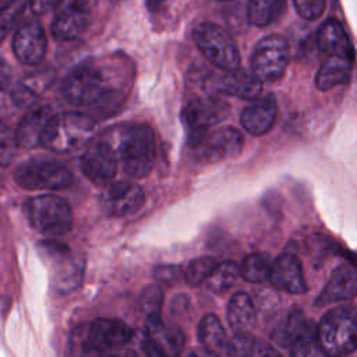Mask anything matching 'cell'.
I'll use <instances>...</instances> for the list:
<instances>
[{"mask_svg":"<svg viewBox=\"0 0 357 357\" xmlns=\"http://www.w3.org/2000/svg\"><path fill=\"white\" fill-rule=\"evenodd\" d=\"M84 176L98 185L109 184L117 170V153L107 141H96L86 146L79 162Z\"/></svg>","mask_w":357,"mask_h":357,"instance_id":"cell-12","label":"cell"},{"mask_svg":"<svg viewBox=\"0 0 357 357\" xmlns=\"http://www.w3.org/2000/svg\"><path fill=\"white\" fill-rule=\"evenodd\" d=\"M198 340L202 347L208 350L216 353L226 350L229 339L220 319L216 315L208 314L202 317L198 324Z\"/></svg>","mask_w":357,"mask_h":357,"instance_id":"cell-26","label":"cell"},{"mask_svg":"<svg viewBox=\"0 0 357 357\" xmlns=\"http://www.w3.org/2000/svg\"><path fill=\"white\" fill-rule=\"evenodd\" d=\"M46 49V33L38 21H26L15 31L13 50L22 64L38 66L45 59Z\"/></svg>","mask_w":357,"mask_h":357,"instance_id":"cell-14","label":"cell"},{"mask_svg":"<svg viewBox=\"0 0 357 357\" xmlns=\"http://www.w3.org/2000/svg\"><path fill=\"white\" fill-rule=\"evenodd\" d=\"M278 116V100L273 93H266L254 100L241 113V124L251 135L266 134Z\"/></svg>","mask_w":357,"mask_h":357,"instance_id":"cell-19","label":"cell"},{"mask_svg":"<svg viewBox=\"0 0 357 357\" xmlns=\"http://www.w3.org/2000/svg\"><path fill=\"white\" fill-rule=\"evenodd\" d=\"M146 329L148 337L160 346L167 354L176 357L181 353L185 343V336L177 325H167L160 319V317H153L148 318Z\"/></svg>","mask_w":357,"mask_h":357,"instance_id":"cell-23","label":"cell"},{"mask_svg":"<svg viewBox=\"0 0 357 357\" xmlns=\"http://www.w3.org/2000/svg\"><path fill=\"white\" fill-rule=\"evenodd\" d=\"M272 261L266 252L248 254L240 265V276L250 283H261L269 279Z\"/></svg>","mask_w":357,"mask_h":357,"instance_id":"cell-28","label":"cell"},{"mask_svg":"<svg viewBox=\"0 0 357 357\" xmlns=\"http://www.w3.org/2000/svg\"><path fill=\"white\" fill-rule=\"evenodd\" d=\"M240 276V266L234 261H223L216 265L209 278L205 280L206 287L213 293H225L234 286Z\"/></svg>","mask_w":357,"mask_h":357,"instance_id":"cell-30","label":"cell"},{"mask_svg":"<svg viewBox=\"0 0 357 357\" xmlns=\"http://www.w3.org/2000/svg\"><path fill=\"white\" fill-rule=\"evenodd\" d=\"M8 1H11V0H0V7H1V6H4V4H7Z\"/></svg>","mask_w":357,"mask_h":357,"instance_id":"cell-44","label":"cell"},{"mask_svg":"<svg viewBox=\"0 0 357 357\" xmlns=\"http://www.w3.org/2000/svg\"><path fill=\"white\" fill-rule=\"evenodd\" d=\"M163 303V291L158 284L146 286L139 296V307L148 315V318L160 317V308Z\"/></svg>","mask_w":357,"mask_h":357,"instance_id":"cell-33","label":"cell"},{"mask_svg":"<svg viewBox=\"0 0 357 357\" xmlns=\"http://www.w3.org/2000/svg\"><path fill=\"white\" fill-rule=\"evenodd\" d=\"M268 280L276 289L290 294H303L307 291L303 265L298 257L290 251L282 252L272 261Z\"/></svg>","mask_w":357,"mask_h":357,"instance_id":"cell-15","label":"cell"},{"mask_svg":"<svg viewBox=\"0 0 357 357\" xmlns=\"http://www.w3.org/2000/svg\"><path fill=\"white\" fill-rule=\"evenodd\" d=\"M192 36L197 47L215 67L225 73L240 68L237 45L225 28L205 21L195 26Z\"/></svg>","mask_w":357,"mask_h":357,"instance_id":"cell-6","label":"cell"},{"mask_svg":"<svg viewBox=\"0 0 357 357\" xmlns=\"http://www.w3.org/2000/svg\"><path fill=\"white\" fill-rule=\"evenodd\" d=\"M177 268L172 265H159L153 269V278L162 283H172L177 279Z\"/></svg>","mask_w":357,"mask_h":357,"instance_id":"cell-37","label":"cell"},{"mask_svg":"<svg viewBox=\"0 0 357 357\" xmlns=\"http://www.w3.org/2000/svg\"><path fill=\"white\" fill-rule=\"evenodd\" d=\"M317 337L322 354L347 357L357 350V310L337 305L324 314L317 325Z\"/></svg>","mask_w":357,"mask_h":357,"instance_id":"cell-1","label":"cell"},{"mask_svg":"<svg viewBox=\"0 0 357 357\" xmlns=\"http://www.w3.org/2000/svg\"><path fill=\"white\" fill-rule=\"evenodd\" d=\"M353 60L354 59L351 57L328 56L317 73V77H315L317 88L319 91H329L336 85L343 84L351 73Z\"/></svg>","mask_w":357,"mask_h":357,"instance_id":"cell-24","label":"cell"},{"mask_svg":"<svg viewBox=\"0 0 357 357\" xmlns=\"http://www.w3.org/2000/svg\"><path fill=\"white\" fill-rule=\"evenodd\" d=\"M15 131L4 121H0V166H7L17 151Z\"/></svg>","mask_w":357,"mask_h":357,"instance_id":"cell-34","label":"cell"},{"mask_svg":"<svg viewBox=\"0 0 357 357\" xmlns=\"http://www.w3.org/2000/svg\"><path fill=\"white\" fill-rule=\"evenodd\" d=\"M144 351H145V357H172L149 337H146V340L144 343Z\"/></svg>","mask_w":357,"mask_h":357,"instance_id":"cell-39","label":"cell"},{"mask_svg":"<svg viewBox=\"0 0 357 357\" xmlns=\"http://www.w3.org/2000/svg\"><path fill=\"white\" fill-rule=\"evenodd\" d=\"M93 128V120L85 114L75 112L53 114L45 130L42 146L59 153L74 152L86 145Z\"/></svg>","mask_w":357,"mask_h":357,"instance_id":"cell-3","label":"cell"},{"mask_svg":"<svg viewBox=\"0 0 357 357\" xmlns=\"http://www.w3.org/2000/svg\"><path fill=\"white\" fill-rule=\"evenodd\" d=\"M227 103L213 95L192 98L183 107V123L187 128L190 146L198 148L208 134V128L223 120L227 114Z\"/></svg>","mask_w":357,"mask_h":357,"instance_id":"cell-7","label":"cell"},{"mask_svg":"<svg viewBox=\"0 0 357 357\" xmlns=\"http://www.w3.org/2000/svg\"><path fill=\"white\" fill-rule=\"evenodd\" d=\"M116 152L124 172L132 178L146 177L155 165L156 141L148 124H131L120 135Z\"/></svg>","mask_w":357,"mask_h":357,"instance_id":"cell-2","label":"cell"},{"mask_svg":"<svg viewBox=\"0 0 357 357\" xmlns=\"http://www.w3.org/2000/svg\"><path fill=\"white\" fill-rule=\"evenodd\" d=\"M216 265H218V262L211 257H199V258L192 259L188 264L185 273H184L185 282L191 286L204 283L209 278L212 271L216 268Z\"/></svg>","mask_w":357,"mask_h":357,"instance_id":"cell-32","label":"cell"},{"mask_svg":"<svg viewBox=\"0 0 357 357\" xmlns=\"http://www.w3.org/2000/svg\"><path fill=\"white\" fill-rule=\"evenodd\" d=\"M165 1H166V0H145V3H146V6H148L149 10H156V8H159Z\"/></svg>","mask_w":357,"mask_h":357,"instance_id":"cell-43","label":"cell"},{"mask_svg":"<svg viewBox=\"0 0 357 357\" xmlns=\"http://www.w3.org/2000/svg\"><path fill=\"white\" fill-rule=\"evenodd\" d=\"M100 357H138V354L131 349H123V350H117V351L103 354Z\"/></svg>","mask_w":357,"mask_h":357,"instance_id":"cell-42","label":"cell"},{"mask_svg":"<svg viewBox=\"0 0 357 357\" xmlns=\"http://www.w3.org/2000/svg\"><path fill=\"white\" fill-rule=\"evenodd\" d=\"M317 45L328 56H343L354 59L351 42L343 28L336 20H326L317 32Z\"/></svg>","mask_w":357,"mask_h":357,"instance_id":"cell-21","label":"cell"},{"mask_svg":"<svg viewBox=\"0 0 357 357\" xmlns=\"http://www.w3.org/2000/svg\"><path fill=\"white\" fill-rule=\"evenodd\" d=\"M28 6V0H11L0 7V43L15 26Z\"/></svg>","mask_w":357,"mask_h":357,"instance_id":"cell-31","label":"cell"},{"mask_svg":"<svg viewBox=\"0 0 357 357\" xmlns=\"http://www.w3.org/2000/svg\"><path fill=\"white\" fill-rule=\"evenodd\" d=\"M25 213L29 225L43 236H64L73 227V211L68 202L57 195L29 198L25 202Z\"/></svg>","mask_w":357,"mask_h":357,"instance_id":"cell-4","label":"cell"},{"mask_svg":"<svg viewBox=\"0 0 357 357\" xmlns=\"http://www.w3.org/2000/svg\"><path fill=\"white\" fill-rule=\"evenodd\" d=\"M286 0H248L247 18L251 25L268 26L284 11Z\"/></svg>","mask_w":357,"mask_h":357,"instance_id":"cell-27","label":"cell"},{"mask_svg":"<svg viewBox=\"0 0 357 357\" xmlns=\"http://www.w3.org/2000/svg\"><path fill=\"white\" fill-rule=\"evenodd\" d=\"M132 336V329L114 318H96L79 326L74 337L81 350L86 353H103L126 344Z\"/></svg>","mask_w":357,"mask_h":357,"instance_id":"cell-8","label":"cell"},{"mask_svg":"<svg viewBox=\"0 0 357 357\" xmlns=\"http://www.w3.org/2000/svg\"><path fill=\"white\" fill-rule=\"evenodd\" d=\"M211 86L220 93L252 102L262 93V82L252 73L241 68L215 77Z\"/></svg>","mask_w":357,"mask_h":357,"instance_id":"cell-18","label":"cell"},{"mask_svg":"<svg viewBox=\"0 0 357 357\" xmlns=\"http://www.w3.org/2000/svg\"><path fill=\"white\" fill-rule=\"evenodd\" d=\"M290 357H321L322 350L317 337V325L311 322L289 342Z\"/></svg>","mask_w":357,"mask_h":357,"instance_id":"cell-29","label":"cell"},{"mask_svg":"<svg viewBox=\"0 0 357 357\" xmlns=\"http://www.w3.org/2000/svg\"><path fill=\"white\" fill-rule=\"evenodd\" d=\"M290 60L289 42L280 35L262 38L251 56V73L264 84L283 77Z\"/></svg>","mask_w":357,"mask_h":357,"instance_id":"cell-10","label":"cell"},{"mask_svg":"<svg viewBox=\"0 0 357 357\" xmlns=\"http://www.w3.org/2000/svg\"><path fill=\"white\" fill-rule=\"evenodd\" d=\"M308 250L311 254L318 257H326L329 254H333L337 251V245L326 236L322 234H314L308 240Z\"/></svg>","mask_w":357,"mask_h":357,"instance_id":"cell-36","label":"cell"},{"mask_svg":"<svg viewBox=\"0 0 357 357\" xmlns=\"http://www.w3.org/2000/svg\"><path fill=\"white\" fill-rule=\"evenodd\" d=\"M357 296V266L346 262L337 266L329 276L322 291L317 297V305L324 307L337 301H346Z\"/></svg>","mask_w":357,"mask_h":357,"instance_id":"cell-17","label":"cell"},{"mask_svg":"<svg viewBox=\"0 0 357 357\" xmlns=\"http://www.w3.org/2000/svg\"><path fill=\"white\" fill-rule=\"evenodd\" d=\"M89 15V0H61L52 22L53 36L61 40L78 38L86 29Z\"/></svg>","mask_w":357,"mask_h":357,"instance_id":"cell-13","label":"cell"},{"mask_svg":"<svg viewBox=\"0 0 357 357\" xmlns=\"http://www.w3.org/2000/svg\"><path fill=\"white\" fill-rule=\"evenodd\" d=\"M244 145L243 134L234 127H222L208 131L206 137L197 148L206 162H219L236 158Z\"/></svg>","mask_w":357,"mask_h":357,"instance_id":"cell-16","label":"cell"},{"mask_svg":"<svg viewBox=\"0 0 357 357\" xmlns=\"http://www.w3.org/2000/svg\"><path fill=\"white\" fill-rule=\"evenodd\" d=\"M293 4L301 18L314 21L324 14L326 0H293Z\"/></svg>","mask_w":357,"mask_h":357,"instance_id":"cell-35","label":"cell"},{"mask_svg":"<svg viewBox=\"0 0 357 357\" xmlns=\"http://www.w3.org/2000/svg\"><path fill=\"white\" fill-rule=\"evenodd\" d=\"M13 79V71L10 66L0 57V89L7 88L11 84Z\"/></svg>","mask_w":357,"mask_h":357,"instance_id":"cell-40","label":"cell"},{"mask_svg":"<svg viewBox=\"0 0 357 357\" xmlns=\"http://www.w3.org/2000/svg\"><path fill=\"white\" fill-rule=\"evenodd\" d=\"M225 351L229 357H283L273 346L251 333H234Z\"/></svg>","mask_w":357,"mask_h":357,"instance_id":"cell-25","label":"cell"},{"mask_svg":"<svg viewBox=\"0 0 357 357\" xmlns=\"http://www.w3.org/2000/svg\"><path fill=\"white\" fill-rule=\"evenodd\" d=\"M109 89L105 71L95 63H82L73 68L61 86L67 102L75 106H93L106 96Z\"/></svg>","mask_w":357,"mask_h":357,"instance_id":"cell-5","label":"cell"},{"mask_svg":"<svg viewBox=\"0 0 357 357\" xmlns=\"http://www.w3.org/2000/svg\"><path fill=\"white\" fill-rule=\"evenodd\" d=\"M184 357H220L219 353L208 350L205 347H199V349H194L190 353H187Z\"/></svg>","mask_w":357,"mask_h":357,"instance_id":"cell-41","label":"cell"},{"mask_svg":"<svg viewBox=\"0 0 357 357\" xmlns=\"http://www.w3.org/2000/svg\"><path fill=\"white\" fill-rule=\"evenodd\" d=\"M227 322L234 333H251L257 322V310L252 298L244 293H234L227 303Z\"/></svg>","mask_w":357,"mask_h":357,"instance_id":"cell-22","label":"cell"},{"mask_svg":"<svg viewBox=\"0 0 357 357\" xmlns=\"http://www.w3.org/2000/svg\"><path fill=\"white\" fill-rule=\"evenodd\" d=\"M14 180L25 190H63L71 184L73 176L57 160L29 159L15 169Z\"/></svg>","mask_w":357,"mask_h":357,"instance_id":"cell-9","label":"cell"},{"mask_svg":"<svg viewBox=\"0 0 357 357\" xmlns=\"http://www.w3.org/2000/svg\"><path fill=\"white\" fill-rule=\"evenodd\" d=\"M61 0H29V7L35 15H42L59 6Z\"/></svg>","mask_w":357,"mask_h":357,"instance_id":"cell-38","label":"cell"},{"mask_svg":"<svg viewBox=\"0 0 357 357\" xmlns=\"http://www.w3.org/2000/svg\"><path fill=\"white\" fill-rule=\"evenodd\" d=\"M222 1H227V0H222Z\"/></svg>","mask_w":357,"mask_h":357,"instance_id":"cell-45","label":"cell"},{"mask_svg":"<svg viewBox=\"0 0 357 357\" xmlns=\"http://www.w3.org/2000/svg\"><path fill=\"white\" fill-rule=\"evenodd\" d=\"M145 202L142 188L131 181L107 184L100 194L102 211L113 218H124L138 212Z\"/></svg>","mask_w":357,"mask_h":357,"instance_id":"cell-11","label":"cell"},{"mask_svg":"<svg viewBox=\"0 0 357 357\" xmlns=\"http://www.w3.org/2000/svg\"><path fill=\"white\" fill-rule=\"evenodd\" d=\"M52 116L53 112L47 106H35L29 109L15 128L17 145L21 148L42 145V138Z\"/></svg>","mask_w":357,"mask_h":357,"instance_id":"cell-20","label":"cell"}]
</instances>
